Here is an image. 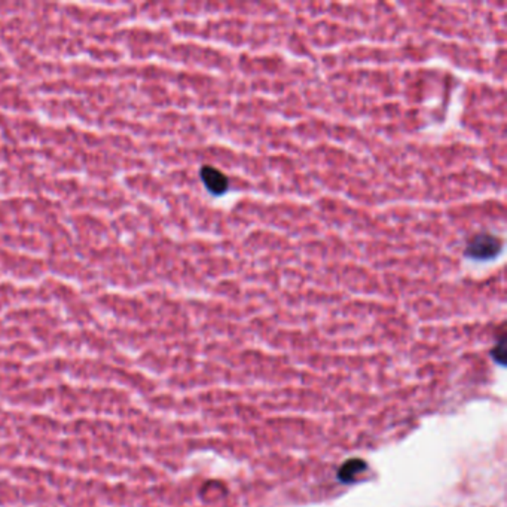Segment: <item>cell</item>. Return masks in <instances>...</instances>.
I'll return each mask as SVG.
<instances>
[{
  "label": "cell",
  "mask_w": 507,
  "mask_h": 507,
  "mask_svg": "<svg viewBox=\"0 0 507 507\" xmlns=\"http://www.w3.org/2000/svg\"><path fill=\"white\" fill-rule=\"evenodd\" d=\"M200 174H201L203 183L205 185V188L208 189V192H211L213 195H223L225 192L228 191V188H229L228 177L225 176L222 172H219L217 168L210 167V165H204L201 168Z\"/></svg>",
  "instance_id": "2"
},
{
  "label": "cell",
  "mask_w": 507,
  "mask_h": 507,
  "mask_svg": "<svg viewBox=\"0 0 507 507\" xmlns=\"http://www.w3.org/2000/svg\"><path fill=\"white\" fill-rule=\"evenodd\" d=\"M501 250V241L491 234L475 235L466 249V255L475 261H489L496 258Z\"/></svg>",
  "instance_id": "1"
},
{
  "label": "cell",
  "mask_w": 507,
  "mask_h": 507,
  "mask_svg": "<svg viewBox=\"0 0 507 507\" xmlns=\"http://www.w3.org/2000/svg\"><path fill=\"white\" fill-rule=\"evenodd\" d=\"M356 464H357V461H351V463L347 464V466L342 469V473H341L342 479H345V481H351V479L354 477V475L357 472H360V470L356 469Z\"/></svg>",
  "instance_id": "3"
}]
</instances>
